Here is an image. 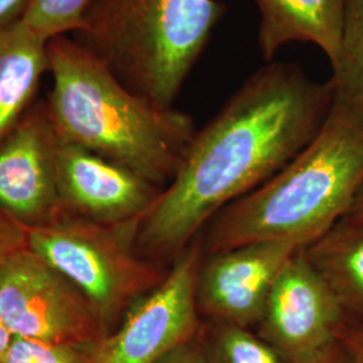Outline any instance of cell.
Wrapping results in <instances>:
<instances>
[{
  "mask_svg": "<svg viewBox=\"0 0 363 363\" xmlns=\"http://www.w3.org/2000/svg\"><path fill=\"white\" fill-rule=\"evenodd\" d=\"M345 322L337 298L301 247L277 277L255 331L283 363H312L337 342Z\"/></svg>",
  "mask_w": 363,
  "mask_h": 363,
  "instance_id": "8",
  "label": "cell"
},
{
  "mask_svg": "<svg viewBox=\"0 0 363 363\" xmlns=\"http://www.w3.org/2000/svg\"><path fill=\"white\" fill-rule=\"evenodd\" d=\"M198 339L208 363H283L279 354L247 327L202 320Z\"/></svg>",
  "mask_w": 363,
  "mask_h": 363,
  "instance_id": "15",
  "label": "cell"
},
{
  "mask_svg": "<svg viewBox=\"0 0 363 363\" xmlns=\"http://www.w3.org/2000/svg\"><path fill=\"white\" fill-rule=\"evenodd\" d=\"M347 214H350V216L358 218V220H363V183L361 189L358 190V193L355 195L354 202H352V205H351L350 210H349Z\"/></svg>",
  "mask_w": 363,
  "mask_h": 363,
  "instance_id": "25",
  "label": "cell"
},
{
  "mask_svg": "<svg viewBox=\"0 0 363 363\" xmlns=\"http://www.w3.org/2000/svg\"><path fill=\"white\" fill-rule=\"evenodd\" d=\"M337 337L359 362L363 363V325L345 322Z\"/></svg>",
  "mask_w": 363,
  "mask_h": 363,
  "instance_id": "21",
  "label": "cell"
},
{
  "mask_svg": "<svg viewBox=\"0 0 363 363\" xmlns=\"http://www.w3.org/2000/svg\"><path fill=\"white\" fill-rule=\"evenodd\" d=\"M259 48L265 61L288 43L316 45L335 65L342 50L346 0H256Z\"/></svg>",
  "mask_w": 363,
  "mask_h": 363,
  "instance_id": "12",
  "label": "cell"
},
{
  "mask_svg": "<svg viewBox=\"0 0 363 363\" xmlns=\"http://www.w3.org/2000/svg\"><path fill=\"white\" fill-rule=\"evenodd\" d=\"M312 363H361L339 340L333 343Z\"/></svg>",
  "mask_w": 363,
  "mask_h": 363,
  "instance_id": "23",
  "label": "cell"
},
{
  "mask_svg": "<svg viewBox=\"0 0 363 363\" xmlns=\"http://www.w3.org/2000/svg\"><path fill=\"white\" fill-rule=\"evenodd\" d=\"M91 0H30L23 22L48 42L84 27Z\"/></svg>",
  "mask_w": 363,
  "mask_h": 363,
  "instance_id": "17",
  "label": "cell"
},
{
  "mask_svg": "<svg viewBox=\"0 0 363 363\" xmlns=\"http://www.w3.org/2000/svg\"><path fill=\"white\" fill-rule=\"evenodd\" d=\"M13 334L0 323V363H3L13 340Z\"/></svg>",
  "mask_w": 363,
  "mask_h": 363,
  "instance_id": "24",
  "label": "cell"
},
{
  "mask_svg": "<svg viewBox=\"0 0 363 363\" xmlns=\"http://www.w3.org/2000/svg\"><path fill=\"white\" fill-rule=\"evenodd\" d=\"M3 363H94L91 346H60L13 337Z\"/></svg>",
  "mask_w": 363,
  "mask_h": 363,
  "instance_id": "18",
  "label": "cell"
},
{
  "mask_svg": "<svg viewBox=\"0 0 363 363\" xmlns=\"http://www.w3.org/2000/svg\"><path fill=\"white\" fill-rule=\"evenodd\" d=\"M225 10L216 0H91L76 39L130 91L174 106Z\"/></svg>",
  "mask_w": 363,
  "mask_h": 363,
  "instance_id": "4",
  "label": "cell"
},
{
  "mask_svg": "<svg viewBox=\"0 0 363 363\" xmlns=\"http://www.w3.org/2000/svg\"><path fill=\"white\" fill-rule=\"evenodd\" d=\"M328 82L335 94L363 113V0H346L342 50Z\"/></svg>",
  "mask_w": 363,
  "mask_h": 363,
  "instance_id": "16",
  "label": "cell"
},
{
  "mask_svg": "<svg viewBox=\"0 0 363 363\" xmlns=\"http://www.w3.org/2000/svg\"><path fill=\"white\" fill-rule=\"evenodd\" d=\"M58 190L66 216L104 225L143 220L162 189L74 144L61 143Z\"/></svg>",
  "mask_w": 363,
  "mask_h": 363,
  "instance_id": "11",
  "label": "cell"
},
{
  "mask_svg": "<svg viewBox=\"0 0 363 363\" xmlns=\"http://www.w3.org/2000/svg\"><path fill=\"white\" fill-rule=\"evenodd\" d=\"M159 363H208L198 335L171 351Z\"/></svg>",
  "mask_w": 363,
  "mask_h": 363,
  "instance_id": "20",
  "label": "cell"
},
{
  "mask_svg": "<svg viewBox=\"0 0 363 363\" xmlns=\"http://www.w3.org/2000/svg\"><path fill=\"white\" fill-rule=\"evenodd\" d=\"M0 323L13 337L60 346H91L111 333L77 286L30 247L0 279Z\"/></svg>",
  "mask_w": 363,
  "mask_h": 363,
  "instance_id": "6",
  "label": "cell"
},
{
  "mask_svg": "<svg viewBox=\"0 0 363 363\" xmlns=\"http://www.w3.org/2000/svg\"><path fill=\"white\" fill-rule=\"evenodd\" d=\"M303 252L337 298L346 322L363 325V220L346 214Z\"/></svg>",
  "mask_w": 363,
  "mask_h": 363,
  "instance_id": "14",
  "label": "cell"
},
{
  "mask_svg": "<svg viewBox=\"0 0 363 363\" xmlns=\"http://www.w3.org/2000/svg\"><path fill=\"white\" fill-rule=\"evenodd\" d=\"M363 183V113L334 93L322 128L256 190L222 208L202 232L205 253L255 242L307 247L350 210Z\"/></svg>",
  "mask_w": 363,
  "mask_h": 363,
  "instance_id": "3",
  "label": "cell"
},
{
  "mask_svg": "<svg viewBox=\"0 0 363 363\" xmlns=\"http://www.w3.org/2000/svg\"><path fill=\"white\" fill-rule=\"evenodd\" d=\"M301 247L255 242L203 253L195 283L201 319L255 330L277 277Z\"/></svg>",
  "mask_w": 363,
  "mask_h": 363,
  "instance_id": "9",
  "label": "cell"
},
{
  "mask_svg": "<svg viewBox=\"0 0 363 363\" xmlns=\"http://www.w3.org/2000/svg\"><path fill=\"white\" fill-rule=\"evenodd\" d=\"M30 0H0V33L23 21Z\"/></svg>",
  "mask_w": 363,
  "mask_h": 363,
  "instance_id": "22",
  "label": "cell"
},
{
  "mask_svg": "<svg viewBox=\"0 0 363 363\" xmlns=\"http://www.w3.org/2000/svg\"><path fill=\"white\" fill-rule=\"evenodd\" d=\"M48 54L52 86L45 105L61 142L164 189L194 138V118L130 91L77 39H52Z\"/></svg>",
  "mask_w": 363,
  "mask_h": 363,
  "instance_id": "2",
  "label": "cell"
},
{
  "mask_svg": "<svg viewBox=\"0 0 363 363\" xmlns=\"http://www.w3.org/2000/svg\"><path fill=\"white\" fill-rule=\"evenodd\" d=\"M333 99L328 79H312L298 64L259 67L195 132L178 172L140 220L138 253L159 265L174 262L222 208L311 143Z\"/></svg>",
  "mask_w": 363,
  "mask_h": 363,
  "instance_id": "1",
  "label": "cell"
},
{
  "mask_svg": "<svg viewBox=\"0 0 363 363\" xmlns=\"http://www.w3.org/2000/svg\"><path fill=\"white\" fill-rule=\"evenodd\" d=\"M203 253L198 235L171 264L162 284L135 303L111 334L91 345L94 363H159L198 335L202 319L195 283Z\"/></svg>",
  "mask_w": 363,
  "mask_h": 363,
  "instance_id": "7",
  "label": "cell"
},
{
  "mask_svg": "<svg viewBox=\"0 0 363 363\" xmlns=\"http://www.w3.org/2000/svg\"><path fill=\"white\" fill-rule=\"evenodd\" d=\"M49 42L22 21L0 33V142L37 104Z\"/></svg>",
  "mask_w": 363,
  "mask_h": 363,
  "instance_id": "13",
  "label": "cell"
},
{
  "mask_svg": "<svg viewBox=\"0 0 363 363\" xmlns=\"http://www.w3.org/2000/svg\"><path fill=\"white\" fill-rule=\"evenodd\" d=\"M139 225H104L65 216L28 228V247L77 286L112 333L169 271L138 253Z\"/></svg>",
  "mask_w": 363,
  "mask_h": 363,
  "instance_id": "5",
  "label": "cell"
},
{
  "mask_svg": "<svg viewBox=\"0 0 363 363\" xmlns=\"http://www.w3.org/2000/svg\"><path fill=\"white\" fill-rule=\"evenodd\" d=\"M28 247V228L0 206V279L11 259Z\"/></svg>",
  "mask_w": 363,
  "mask_h": 363,
  "instance_id": "19",
  "label": "cell"
},
{
  "mask_svg": "<svg viewBox=\"0 0 363 363\" xmlns=\"http://www.w3.org/2000/svg\"><path fill=\"white\" fill-rule=\"evenodd\" d=\"M61 139L37 101L0 142V206L27 228L65 217L58 190Z\"/></svg>",
  "mask_w": 363,
  "mask_h": 363,
  "instance_id": "10",
  "label": "cell"
}]
</instances>
